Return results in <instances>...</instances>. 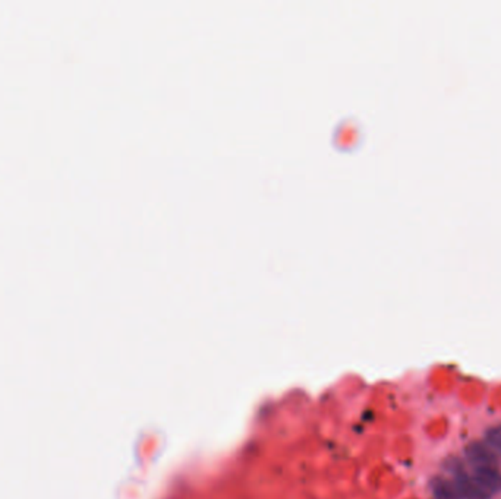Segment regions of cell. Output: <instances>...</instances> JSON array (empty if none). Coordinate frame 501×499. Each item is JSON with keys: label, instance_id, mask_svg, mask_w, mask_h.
Listing matches in <instances>:
<instances>
[{"label": "cell", "instance_id": "obj_3", "mask_svg": "<svg viewBox=\"0 0 501 499\" xmlns=\"http://www.w3.org/2000/svg\"><path fill=\"white\" fill-rule=\"evenodd\" d=\"M475 478L478 483L490 493H498L501 492V473L498 468L492 467H484V468H477L475 470Z\"/></svg>", "mask_w": 501, "mask_h": 499}, {"label": "cell", "instance_id": "obj_5", "mask_svg": "<svg viewBox=\"0 0 501 499\" xmlns=\"http://www.w3.org/2000/svg\"><path fill=\"white\" fill-rule=\"evenodd\" d=\"M485 439H487V446L494 453L497 451L501 454V426H494V428L488 429Z\"/></svg>", "mask_w": 501, "mask_h": 499}, {"label": "cell", "instance_id": "obj_2", "mask_svg": "<svg viewBox=\"0 0 501 499\" xmlns=\"http://www.w3.org/2000/svg\"><path fill=\"white\" fill-rule=\"evenodd\" d=\"M455 485H456V488H457V490H459L462 499H490V496H491V495L478 483V480H477L475 478L463 473V471H460V473H457Z\"/></svg>", "mask_w": 501, "mask_h": 499}, {"label": "cell", "instance_id": "obj_1", "mask_svg": "<svg viewBox=\"0 0 501 499\" xmlns=\"http://www.w3.org/2000/svg\"><path fill=\"white\" fill-rule=\"evenodd\" d=\"M466 457L467 460L475 465L477 468H484V467H498V460L495 453L482 442H470L466 447Z\"/></svg>", "mask_w": 501, "mask_h": 499}, {"label": "cell", "instance_id": "obj_4", "mask_svg": "<svg viewBox=\"0 0 501 499\" xmlns=\"http://www.w3.org/2000/svg\"><path fill=\"white\" fill-rule=\"evenodd\" d=\"M432 492L435 499H462L455 483L447 479L437 478L432 482Z\"/></svg>", "mask_w": 501, "mask_h": 499}]
</instances>
